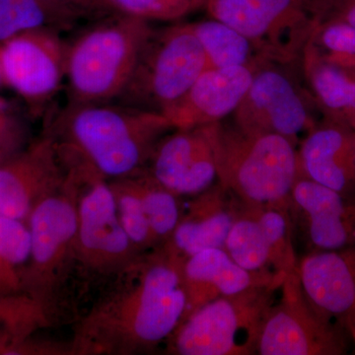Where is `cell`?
<instances>
[{"label": "cell", "instance_id": "cell-11", "mask_svg": "<svg viewBox=\"0 0 355 355\" xmlns=\"http://www.w3.org/2000/svg\"><path fill=\"white\" fill-rule=\"evenodd\" d=\"M280 297L266 311L257 340L261 355H342L349 350L347 331L324 316L306 296L297 270L286 275Z\"/></svg>", "mask_w": 355, "mask_h": 355}, {"label": "cell", "instance_id": "cell-16", "mask_svg": "<svg viewBox=\"0 0 355 355\" xmlns=\"http://www.w3.org/2000/svg\"><path fill=\"white\" fill-rule=\"evenodd\" d=\"M261 65L207 69L161 114L174 130L220 123L238 108Z\"/></svg>", "mask_w": 355, "mask_h": 355}, {"label": "cell", "instance_id": "cell-14", "mask_svg": "<svg viewBox=\"0 0 355 355\" xmlns=\"http://www.w3.org/2000/svg\"><path fill=\"white\" fill-rule=\"evenodd\" d=\"M214 125L177 128L159 141L146 169L177 197H195L217 182Z\"/></svg>", "mask_w": 355, "mask_h": 355}, {"label": "cell", "instance_id": "cell-8", "mask_svg": "<svg viewBox=\"0 0 355 355\" xmlns=\"http://www.w3.org/2000/svg\"><path fill=\"white\" fill-rule=\"evenodd\" d=\"M209 69L191 23L154 30L116 103L162 113Z\"/></svg>", "mask_w": 355, "mask_h": 355}, {"label": "cell", "instance_id": "cell-21", "mask_svg": "<svg viewBox=\"0 0 355 355\" xmlns=\"http://www.w3.org/2000/svg\"><path fill=\"white\" fill-rule=\"evenodd\" d=\"M301 70L324 118L343 121L355 132V71L324 60L311 43L301 58Z\"/></svg>", "mask_w": 355, "mask_h": 355}, {"label": "cell", "instance_id": "cell-31", "mask_svg": "<svg viewBox=\"0 0 355 355\" xmlns=\"http://www.w3.org/2000/svg\"><path fill=\"white\" fill-rule=\"evenodd\" d=\"M31 128L19 107L0 96V163L31 144Z\"/></svg>", "mask_w": 355, "mask_h": 355}, {"label": "cell", "instance_id": "cell-27", "mask_svg": "<svg viewBox=\"0 0 355 355\" xmlns=\"http://www.w3.org/2000/svg\"><path fill=\"white\" fill-rule=\"evenodd\" d=\"M121 225L140 253L158 248L132 176L109 181Z\"/></svg>", "mask_w": 355, "mask_h": 355}, {"label": "cell", "instance_id": "cell-3", "mask_svg": "<svg viewBox=\"0 0 355 355\" xmlns=\"http://www.w3.org/2000/svg\"><path fill=\"white\" fill-rule=\"evenodd\" d=\"M214 148L217 182L240 202L291 209L292 189L300 175L291 140L222 121L214 125Z\"/></svg>", "mask_w": 355, "mask_h": 355}, {"label": "cell", "instance_id": "cell-9", "mask_svg": "<svg viewBox=\"0 0 355 355\" xmlns=\"http://www.w3.org/2000/svg\"><path fill=\"white\" fill-rule=\"evenodd\" d=\"M77 193V270L114 277L142 254L121 225L108 180L80 161Z\"/></svg>", "mask_w": 355, "mask_h": 355}, {"label": "cell", "instance_id": "cell-4", "mask_svg": "<svg viewBox=\"0 0 355 355\" xmlns=\"http://www.w3.org/2000/svg\"><path fill=\"white\" fill-rule=\"evenodd\" d=\"M154 30L147 21L116 13L94 21L67 44L69 103L114 102L128 85Z\"/></svg>", "mask_w": 355, "mask_h": 355}, {"label": "cell", "instance_id": "cell-25", "mask_svg": "<svg viewBox=\"0 0 355 355\" xmlns=\"http://www.w3.org/2000/svg\"><path fill=\"white\" fill-rule=\"evenodd\" d=\"M132 178L156 244L163 246L182 216L179 197L159 184L146 169Z\"/></svg>", "mask_w": 355, "mask_h": 355}, {"label": "cell", "instance_id": "cell-19", "mask_svg": "<svg viewBox=\"0 0 355 355\" xmlns=\"http://www.w3.org/2000/svg\"><path fill=\"white\" fill-rule=\"evenodd\" d=\"M282 273L250 272L232 260L222 248L203 250L184 261L187 304L182 321L203 305L224 296L284 279ZM181 321V322H182Z\"/></svg>", "mask_w": 355, "mask_h": 355}, {"label": "cell", "instance_id": "cell-30", "mask_svg": "<svg viewBox=\"0 0 355 355\" xmlns=\"http://www.w3.org/2000/svg\"><path fill=\"white\" fill-rule=\"evenodd\" d=\"M114 10L151 23L172 22L205 6V0H107Z\"/></svg>", "mask_w": 355, "mask_h": 355}, {"label": "cell", "instance_id": "cell-10", "mask_svg": "<svg viewBox=\"0 0 355 355\" xmlns=\"http://www.w3.org/2000/svg\"><path fill=\"white\" fill-rule=\"evenodd\" d=\"M299 72L301 64L268 62L261 65L231 121L248 132L282 135L297 146L299 137L317 125L314 112L318 109Z\"/></svg>", "mask_w": 355, "mask_h": 355}, {"label": "cell", "instance_id": "cell-26", "mask_svg": "<svg viewBox=\"0 0 355 355\" xmlns=\"http://www.w3.org/2000/svg\"><path fill=\"white\" fill-rule=\"evenodd\" d=\"M265 234L270 266L287 275L297 270L298 260L292 242L291 209L270 205H249Z\"/></svg>", "mask_w": 355, "mask_h": 355}, {"label": "cell", "instance_id": "cell-28", "mask_svg": "<svg viewBox=\"0 0 355 355\" xmlns=\"http://www.w3.org/2000/svg\"><path fill=\"white\" fill-rule=\"evenodd\" d=\"M13 14L23 31L31 29H51L69 31L80 22V18L48 3L44 0H0Z\"/></svg>", "mask_w": 355, "mask_h": 355}, {"label": "cell", "instance_id": "cell-12", "mask_svg": "<svg viewBox=\"0 0 355 355\" xmlns=\"http://www.w3.org/2000/svg\"><path fill=\"white\" fill-rule=\"evenodd\" d=\"M67 43L51 29L26 30L0 44L3 86L13 90L33 114L55 98L65 81Z\"/></svg>", "mask_w": 355, "mask_h": 355}, {"label": "cell", "instance_id": "cell-33", "mask_svg": "<svg viewBox=\"0 0 355 355\" xmlns=\"http://www.w3.org/2000/svg\"><path fill=\"white\" fill-rule=\"evenodd\" d=\"M74 14L81 20H99L118 13L107 0H44Z\"/></svg>", "mask_w": 355, "mask_h": 355}, {"label": "cell", "instance_id": "cell-38", "mask_svg": "<svg viewBox=\"0 0 355 355\" xmlns=\"http://www.w3.org/2000/svg\"></svg>", "mask_w": 355, "mask_h": 355}, {"label": "cell", "instance_id": "cell-6", "mask_svg": "<svg viewBox=\"0 0 355 355\" xmlns=\"http://www.w3.org/2000/svg\"><path fill=\"white\" fill-rule=\"evenodd\" d=\"M335 0H205L210 18L247 37L272 62L301 64Z\"/></svg>", "mask_w": 355, "mask_h": 355}, {"label": "cell", "instance_id": "cell-7", "mask_svg": "<svg viewBox=\"0 0 355 355\" xmlns=\"http://www.w3.org/2000/svg\"><path fill=\"white\" fill-rule=\"evenodd\" d=\"M284 279L217 298L180 323L168 338L180 355H247L256 352L266 311Z\"/></svg>", "mask_w": 355, "mask_h": 355}, {"label": "cell", "instance_id": "cell-15", "mask_svg": "<svg viewBox=\"0 0 355 355\" xmlns=\"http://www.w3.org/2000/svg\"><path fill=\"white\" fill-rule=\"evenodd\" d=\"M297 273L310 302L340 324L355 345V245L311 252L298 261Z\"/></svg>", "mask_w": 355, "mask_h": 355}, {"label": "cell", "instance_id": "cell-29", "mask_svg": "<svg viewBox=\"0 0 355 355\" xmlns=\"http://www.w3.org/2000/svg\"><path fill=\"white\" fill-rule=\"evenodd\" d=\"M318 53L331 64L355 71V27L326 18L311 40Z\"/></svg>", "mask_w": 355, "mask_h": 355}, {"label": "cell", "instance_id": "cell-5", "mask_svg": "<svg viewBox=\"0 0 355 355\" xmlns=\"http://www.w3.org/2000/svg\"><path fill=\"white\" fill-rule=\"evenodd\" d=\"M67 181L34 207L27 224L31 233V254L21 272V291L43 306L53 324L64 304L67 282L77 268L76 163Z\"/></svg>", "mask_w": 355, "mask_h": 355}, {"label": "cell", "instance_id": "cell-35", "mask_svg": "<svg viewBox=\"0 0 355 355\" xmlns=\"http://www.w3.org/2000/svg\"><path fill=\"white\" fill-rule=\"evenodd\" d=\"M355 27V0H335L328 17Z\"/></svg>", "mask_w": 355, "mask_h": 355}, {"label": "cell", "instance_id": "cell-36", "mask_svg": "<svg viewBox=\"0 0 355 355\" xmlns=\"http://www.w3.org/2000/svg\"><path fill=\"white\" fill-rule=\"evenodd\" d=\"M20 291H22L19 273L0 261V295Z\"/></svg>", "mask_w": 355, "mask_h": 355}, {"label": "cell", "instance_id": "cell-2", "mask_svg": "<svg viewBox=\"0 0 355 355\" xmlns=\"http://www.w3.org/2000/svg\"><path fill=\"white\" fill-rule=\"evenodd\" d=\"M173 130L162 114L109 102L69 103L44 130L71 157L113 181L146 169Z\"/></svg>", "mask_w": 355, "mask_h": 355}, {"label": "cell", "instance_id": "cell-22", "mask_svg": "<svg viewBox=\"0 0 355 355\" xmlns=\"http://www.w3.org/2000/svg\"><path fill=\"white\" fill-rule=\"evenodd\" d=\"M207 55L209 69L261 65L270 62L239 31L210 18L191 22Z\"/></svg>", "mask_w": 355, "mask_h": 355}, {"label": "cell", "instance_id": "cell-32", "mask_svg": "<svg viewBox=\"0 0 355 355\" xmlns=\"http://www.w3.org/2000/svg\"><path fill=\"white\" fill-rule=\"evenodd\" d=\"M31 254V233L27 222L0 216V261L19 273Z\"/></svg>", "mask_w": 355, "mask_h": 355}, {"label": "cell", "instance_id": "cell-20", "mask_svg": "<svg viewBox=\"0 0 355 355\" xmlns=\"http://www.w3.org/2000/svg\"><path fill=\"white\" fill-rule=\"evenodd\" d=\"M241 205L238 198L216 182L193 197L165 246L183 261L203 250L223 249Z\"/></svg>", "mask_w": 355, "mask_h": 355}, {"label": "cell", "instance_id": "cell-37", "mask_svg": "<svg viewBox=\"0 0 355 355\" xmlns=\"http://www.w3.org/2000/svg\"><path fill=\"white\" fill-rule=\"evenodd\" d=\"M0 86H3V83H2L1 71H0Z\"/></svg>", "mask_w": 355, "mask_h": 355}, {"label": "cell", "instance_id": "cell-23", "mask_svg": "<svg viewBox=\"0 0 355 355\" xmlns=\"http://www.w3.org/2000/svg\"><path fill=\"white\" fill-rule=\"evenodd\" d=\"M53 324L36 299L25 292L0 295V355L13 350L41 329Z\"/></svg>", "mask_w": 355, "mask_h": 355}, {"label": "cell", "instance_id": "cell-24", "mask_svg": "<svg viewBox=\"0 0 355 355\" xmlns=\"http://www.w3.org/2000/svg\"><path fill=\"white\" fill-rule=\"evenodd\" d=\"M223 249L245 270L250 272L268 270L270 253L265 234L249 205L242 202Z\"/></svg>", "mask_w": 355, "mask_h": 355}, {"label": "cell", "instance_id": "cell-34", "mask_svg": "<svg viewBox=\"0 0 355 355\" xmlns=\"http://www.w3.org/2000/svg\"><path fill=\"white\" fill-rule=\"evenodd\" d=\"M23 32L11 11L0 2V44Z\"/></svg>", "mask_w": 355, "mask_h": 355}, {"label": "cell", "instance_id": "cell-1", "mask_svg": "<svg viewBox=\"0 0 355 355\" xmlns=\"http://www.w3.org/2000/svg\"><path fill=\"white\" fill-rule=\"evenodd\" d=\"M184 261L165 245L140 254L77 323L71 355H135L168 340L186 310Z\"/></svg>", "mask_w": 355, "mask_h": 355}, {"label": "cell", "instance_id": "cell-13", "mask_svg": "<svg viewBox=\"0 0 355 355\" xmlns=\"http://www.w3.org/2000/svg\"><path fill=\"white\" fill-rule=\"evenodd\" d=\"M70 161L44 130L24 150L0 163V216L27 222L34 207L64 184Z\"/></svg>", "mask_w": 355, "mask_h": 355}, {"label": "cell", "instance_id": "cell-18", "mask_svg": "<svg viewBox=\"0 0 355 355\" xmlns=\"http://www.w3.org/2000/svg\"><path fill=\"white\" fill-rule=\"evenodd\" d=\"M298 159L302 176L355 197V132L347 123H317L301 141Z\"/></svg>", "mask_w": 355, "mask_h": 355}, {"label": "cell", "instance_id": "cell-17", "mask_svg": "<svg viewBox=\"0 0 355 355\" xmlns=\"http://www.w3.org/2000/svg\"><path fill=\"white\" fill-rule=\"evenodd\" d=\"M291 209L312 252L336 251L355 245V197L299 175L292 189Z\"/></svg>", "mask_w": 355, "mask_h": 355}]
</instances>
